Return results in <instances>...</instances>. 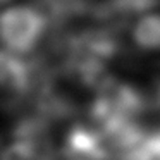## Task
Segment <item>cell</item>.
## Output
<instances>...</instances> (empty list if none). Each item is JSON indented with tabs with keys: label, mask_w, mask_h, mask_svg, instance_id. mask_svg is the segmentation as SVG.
<instances>
[{
	"label": "cell",
	"mask_w": 160,
	"mask_h": 160,
	"mask_svg": "<svg viewBox=\"0 0 160 160\" xmlns=\"http://www.w3.org/2000/svg\"><path fill=\"white\" fill-rule=\"evenodd\" d=\"M0 160H59L48 126L42 119H24L0 148Z\"/></svg>",
	"instance_id": "2"
},
{
	"label": "cell",
	"mask_w": 160,
	"mask_h": 160,
	"mask_svg": "<svg viewBox=\"0 0 160 160\" xmlns=\"http://www.w3.org/2000/svg\"><path fill=\"white\" fill-rule=\"evenodd\" d=\"M60 160H115V153L107 138L93 124H78L64 138Z\"/></svg>",
	"instance_id": "3"
},
{
	"label": "cell",
	"mask_w": 160,
	"mask_h": 160,
	"mask_svg": "<svg viewBox=\"0 0 160 160\" xmlns=\"http://www.w3.org/2000/svg\"><path fill=\"white\" fill-rule=\"evenodd\" d=\"M115 4L126 12H146L158 4V0H115Z\"/></svg>",
	"instance_id": "7"
},
{
	"label": "cell",
	"mask_w": 160,
	"mask_h": 160,
	"mask_svg": "<svg viewBox=\"0 0 160 160\" xmlns=\"http://www.w3.org/2000/svg\"><path fill=\"white\" fill-rule=\"evenodd\" d=\"M31 71L21 55L0 50V108H14L29 95Z\"/></svg>",
	"instance_id": "4"
},
{
	"label": "cell",
	"mask_w": 160,
	"mask_h": 160,
	"mask_svg": "<svg viewBox=\"0 0 160 160\" xmlns=\"http://www.w3.org/2000/svg\"><path fill=\"white\" fill-rule=\"evenodd\" d=\"M115 160H160V128L145 129L131 146L119 153Z\"/></svg>",
	"instance_id": "5"
},
{
	"label": "cell",
	"mask_w": 160,
	"mask_h": 160,
	"mask_svg": "<svg viewBox=\"0 0 160 160\" xmlns=\"http://www.w3.org/2000/svg\"><path fill=\"white\" fill-rule=\"evenodd\" d=\"M132 38L141 50L160 52V14H143L134 24Z\"/></svg>",
	"instance_id": "6"
},
{
	"label": "cell",
	"mask_w": 160,
	"mask_h": 160,
	"mask_svg": "<svg viewBox=\"0 0 160 160\" xmlns=\"http://www.w3.org/2000/svg\"><path fill=\"white\" fill-rule=\"evenodd\" d=\"M45 16L29 5H14L0 14V43L16 55L33 52L45 35Z\"/></svg>",
	"instance_id": "1"
}]
</instances>
